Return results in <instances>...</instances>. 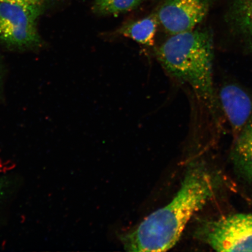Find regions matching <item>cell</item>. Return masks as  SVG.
<instances>
[{
	"label": "cell",
	"mask_w": 252,
	"mask_h": 252,
	"mask_svg": "<svg viewBox=\"0 0 252 252\" xmlns=\"http://www.w3.org/2000/svg\"><path fill=\"white\" fill-rule=\"evenodd\" d=\"M219 184L207 167L201 163L190 165L172 201L123 236L125 250L160 252L171 250L180 239L189 220L215 196Z\"/></svg>",
	"instance_id": "obj_1"
},
{
	"label": "cell",
	"mask_w": 252,
	"mask_h": 252,
	"mask_svg": "<svg viewBox=\"0 0 252 252\" xmlns=\"http://www.w3.org/2000/svg\"><path fill=\"white\" fill-rule=\"evenodd\" d=\"M158 59L172 77L187 83L207 109L219 102L214 86V40L206 29H195L169 37L157 49Z\"/></svg>",
	"instance_id": "obj_2"
},
{
	"label": "cell",
	"mask_w": 252,
	"mask_h": 252,
	"mask_svg": "<svg viewBox=\"0 0 252 252\" xmlns=\"http://www.w3.org/2000/svg\"><path fill=\"white\" fill-rule=\"evenodd\" d=\"M195 234L216 251L252 252V214L207 220L200 223Z\"/></svg>",
	"instance_id": "obj_3"
},
{
	"label": "cell",
	"mask_w": 252,
	"mask_h": 252,
	"mask_svg": "<svg viewBox=\"0 0 252 252\" xmlns=\"http://www.w3.org/2000/svg\"><path fill=\"white\" fill-rule=\"evenodd\" d=\"M43 9L0 2V42L16 49L39 46L37 20Z\"/></svg>",
	"instance_id": "obj_4"
},
{
	"label": "cell",
	"mask_w": 252,
	"mask_h": 252,
	"mask_svg": "<svg viewBox=\"0 0 252 252\" xmlns=\"http://www.w3.org/2000/svg\"><path fill=\"white\" fill-rule=\"evenodd\" d=\"M211 0H165L156 12L169 35L196 29L210 10Z\"/></svg>",
	"instance_id": "obj_5"
},
{
	"label": "cell",
	"mask_w": 252,
	"mask_h": 252,
	"mask_svg": "<svg viewBox=\"0 0 252 252\" xmlns=\"http://www.w3.org/2000/svg\"><path fill=\"white\" fill-rule=\"evenodd\" d=\"M220 105L233 131L239 133L252 115V99L241 87L234 84L223 86L219 94Z\"/></svg>",
	"instance_id": "obj_6"
},
{
	"label": "cell",
	"mask_w": 252,
	"mask_h": 252,
	"mask_svg": "<svg viewBox=\"0 0 252 252\" xmlns=\"http://www.w3.org/2000/svg\"><path fill=\"white\" fill-rule=\"evenodd\" d=\"M226 20L234 35L252 51V0H231Z\"/></svg>",
	"instance_id": "obj_7"
},
{
	"label": "cell",
	"mask_w": 252,
	"mask_h": 252,
	"mask_svg": "<svg viewBox=\"0 0 252 252\" xmlns=\"http://www.w3.org/2000/svg\"><path fill=\"white\" fill-rule=\"evenodd\" d=\"M231 159L239 177L252 184V115L238 134L232 151Z\"/></svg>",
	"instance_id": "obj_8"
},
{
	"label": "cell",
	"mask_w": 252,
	"mask_h": 252,
	"mask_svg": "<svg viewBox=\"0 0 252 252\" xmlns=\"http://www.w3.org/2000/svg\"><path fill=\"white\" fill-rule=\"evenodd\" d=\"M159 25L156 12L140 20L128 22L115 32L116 35L127 37L141 45L152 46Z\"/></svg>",
	"instance_id": "obj_9"
},
{
	"label": "cell",
	"mask_w": 252,
	"mask_h": 252,
	"mask_svg": "<svg viewBox=\"0 0 252 252\" xmlns=\"http://www.w3.org/2000/svg\"><path fill=\"white\" fill-rule=\"evenodd\" d=\"M144 0H94L92 11L97 16L118 15L137 8Z\"/></svg>",
	"instance_id": "obj_10"
},
{
	"label": "cell",
	"mask_w": 252,
	"mask_h": 252,
	"mask_svg": "<svg viewBox=\"0 0 252 252\" xmlns=\"http://www.w3.org/2000/svg\"><path fill=\"white\" fill-rule=\"evenodd\" d=\"M48 0H0V2L12 3L30 8L44 9Z\"/></svg>",
	"instance_id": "obj_11"
},
{
	"label": "cell",
	"mask_w": 252,
	"mask_h": 252,
	"mask_svg": "<svg viewBox=\"0 0 252 252\" xmlns=\"http://www.w3.org/2000/svg\"><path fill=\"white\" fill-rule=\"evenodd\" d=\"M10 182L7 178H0V200H1L9 190Z\"/></svg>",
	"instance_id": "obj_12"
},
{
	"label": "cell",
	"mask_w": 252,
	"mask_h": 252,
	"mask_svg": "<svg viewBox=\"0 0 252 252\" xmlns=\"http://www.w3.org/2000/svg\"><path fill=\"white\" fill-rule=\"evenodd\" d=\"M0 86H1V74H0Z\"/></svg>",
	"instance_id": "obj_13"
}]
</instances>
